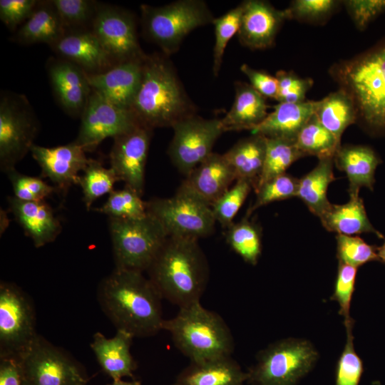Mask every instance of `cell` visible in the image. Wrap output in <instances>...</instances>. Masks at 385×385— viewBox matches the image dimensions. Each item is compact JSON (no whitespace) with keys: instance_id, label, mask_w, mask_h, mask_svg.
<instances>
[{"instance_id":"1","label":"cell","mask_w":385,"mask_h":385,"mask_svg":"<svg viewBox=\"0 0 385 385\" xmlns=\"http://www.w3.org/2000/svg\"><path fill=\"white\" fill-rule=\"evenodd\" d=\"M97 298L117 330L134 338L163 330L162 297L143 272L115 268L99 284Z\"/></svg>"},{"instance_id":"2","label":"cell","mask_w":385,"mask_h":385,"mask_svg":"<svg viewBox=\"0 0 385 385\" xmlns=\"http://www.w3.org/2000/svg\"><path fill=\"white\" fill-rule=\"evenodd\" d=\"M168 56L163 53L146 54L140 84L130 108L139 124L151 130L172 128L195 114V107Z\"/></svg>"},{"instance_id":"3","label":"cell","mask_w":385,"mask_h":385,"mask_svg":"<svg viewBox=\"0 0 385 385\" xmlns=\"http://www.w3.org/2000/svg\"><path fill=\"white\" fill-rule=\"evenodd\" d=\"M147 272L162 299L179 308L200 302L210 274L198 240L174 237H168Z\"/></svg>"},{"instance_id":"4","label":"cell","mask_w":385,"mask_h":385,"mask_svg":"<svg viewBox=\"0 0 385 385\" xmlns=\"http://www.w3.org/2000/svg\"><path fill=\"white\" fill-rule=\"evenodd\" d=\"M329 73L354 102L357 120L385 134V37L354 57L333 64Z\"/></svg>"},{"instance_id":"5","label":"cell","mask_w":385,"mask_h":385,"mask_svg":"<svg viewBox=\"0 0 385 385\" xmlns=\"http://www.w3.org/2000/svg\"><path fill=\"white\" fill-rule=\"evenodd\" d=\"M163 330L170 334L176 348L191 361L231 356L234 350L233 337L226 322L200 302L179 308L174 317L164 320Z\"/></svg>"},{"instance_id":"6","label":"cell","mask_w":385,"mask_h":385,"mask_svg":"<svg viewBox=\"0 0 385 385\" xmlns=\"http://www.w3.org/2000/svg\"><path fill=\"white\" fill-rule=\"evenodd\" d=\"M145 37L169 56L194 29L212 24L215 17L202 0H178L163 6H140Z\"/></svg>"},{"instance_id":"7","label":"cell","mask_w":385,"mask_h":385,"mask_svg":"<svg viewBox=\"0 0 385 385\" xmlns=\"http://www.w3.org/2000/svg\"><path fill=\"white\" fill-rule=\"evenodd\" d=\"M115 268L143 272L148 269L168 235L153 216L108 217Z\"/></svg>"},{"instance_id":"8","label":"cell","mask_w":385,"mask_h":385,"mask_svg":"<svg viewBox=\"0 0 385 385\" xmlns=\"http://www.w3.org/2000/svg\"><path fill=\"white\" fill-rule=\"evenodd\" d=\"M146 209L168 237L198 240L215 230L216 220L211 207L181 185L170 197L146 201Z\"/></svg>"},{"instance_id":"9","label":"cell","mask_w":385,"mask_h":385,"mask_svg":"<svg viewBox=\"0 0 385 385\" xmlns=\"http://www.w3.org/2000/svg\"><path fill=\"white\" fill-rule=\"evenodd\" d=\"M39 122L26 96L3 91L0 96V168L5 173L31 151Z\"/></svg>"},{"instance_id":"10","label":"cell","mask_w":385,"mask_h":385,"mask_svg":"<svg viewBox=\"0 0 385 385\" xmlns=\"http://www.w3.org/2000/svg\"><path fill=\"white\" fill-rule=\"evenodd\" d=\"M317 357L308 341L283 339L259 353L247 380L254 385H293L311 369Z\"/></svg>"},{"instance_id":"11","label":"cell","mask_w":385,"mask_h":385,"mask_svg":"<svg viewBox=\"0 0 385 385\" xmlns=\"http://www.w3.org/2000/svg\"><path fill=\"white\" fill-rule=\"evenodd\" d=\"M19 359L26 385H86L88 381L76 359L39 334Z\"/></svg>"},{"instance_id":"12","label":"cell","mask_w":385,"mask_h":385,"mask_svg":"<svg viewBox=\"0 0 385 385\" xmlns=\"http://www.w3.org/2000/svg\"><path fill=\"white\" fill-rule=\"evenodd\" d=\"M37 336L36 313L31 299L16 284L1 282L0 358H19Z\"/></svg>"},{"instance_id":"13","label":"cell","mask_w":385,"mask_h":385,"mask_svg":"<svg viewBox=\"0 0 385 385\" xmlns=\"http://www.w3.org/2000/svg\"><path fill=\"white\" fill-rule=\"evenodd\" d=\"M172 128L173 136L168 153L185 176L213 153L216 140L224 133L221 119H205L195 114L179 120Z\"/></svg>"},{"instance_id":"14","label":"cell","mask_w":385,"mask_h":385,"mask_svg":"<svg viewBox=\"0 0 385 385\" xmlns=\"http://www.w3.org/2000/svg\"><path fill=\"white\" fill-rule=\"evenodd\" d=\"M140 125L130 110L119 107L92 90L81 116L76 140L85 152H92L108 138H115Z\"/></svg>"},{"instance_id":"15","label":"cell","mask_w":385,"mask_h":385,"mask_svg":"<svg viewBox=\"0 0 385 385\" xmlns=\"http://www.w3.org/2000/svg\"><path fill=\"white\" fill-rule=\"evenodd\" d=\"M90 30L117 63L146 56L138 40L135 17L126 9L98 2Z\"/></svg>"},{"instance_id":"16","label":"cell","mask_w":385,"mask_h":385,"mask_svg":"<svg viewBox=\"0 0 385 385\" xmlns=\"http://www.w3.org/2000/svg\"><path fill=\"white\" fill-rule=\"evenodd\" d=\"M153 130L141 125L113 138L109 154L110 168L119 181L140 195L145 185V173Z\"/></svg>"},{"instance_id":"17","label":"cell","mask_w":385,"mask_h":385,"mask_svg":"<svg viewBox=\"0 0 385 385\" xmlns=\"http://www.w3.org/2000/svg\"><path fill=\"white\" fill-rule=\"evenodd\" d=\"M30 152L41 168V176L48 178L63 195L72 185L78 184L80 173L90 160L75 141L52 148L34 144Z\"/></svg>"},{"instance_id":"18","label":"cell","mask_w":385,"mask_h":385,"mask_svg":"<svg viewBox=\"0 0 385 385\" xmlns=\"http://www.w3.org/2000/svg\"><path fill=\"white\" fill-rule=\"evenodd\" d=\"M46 71L54 97L61 108L70 116L81 118L92 91L86 72L60 57L49 58Z\"/></svg>"},{"instance_id":"19","label":"cell","mask_w":385,"mask_h":385,"mask_svg":"<svg viewBox=\"0 0 385 385\" xmlns=\"http://www.w3.org/2000/svg\"><path fill=\"white\" fill-rule=\"evenodd\" d=\"M242 4L243 9L237 32L241 44L254 50L271 47L287 19L284 9H277L270 2L262 0H247Z\"/></svg>"},{"instance_id":"20","label":"cell","mask_w":385,"mask_h":385,"mask_svg":"<svg viewBox=\"0 0 385 385\" xmlns=\"http://www.w3.org/2000/svg\"><path fill=\"white\" fill-rule=\"evenodd\" d=\"M50 47L60 58L88 74L105 72L117 64L90 29L66 31Z\"/></svg>"},{"instance_id":"21","label":"cell","mask_w":385,"mask_h":385,"mask_svg":"<svg viewBox=\"0 0 385 385\" xmlns=\"http://www.w3.org/2000/svg\"><path fill=\"white\" fill-rule=\"evenodd\" d=\"M143 59L118 63L100 73H86L88 81L92 90L109 101L130 110L140 84Z\"/></svg>"},{"instance_id":"22","label":"cell","mask_w":385,"mask_h":385,"mask_svg":"<svg viewBox=\"0 0 385 385\" xmlns=\"http://www.w3.org/2000/svg\"><path fill=\"white\" fill-rule=\"evenodd\" d=\"M9 210L36 247L53 242L61 232V221L46 200L25 201L9 197Z\"/></svg>"},{"instance_id":"23","label":"cell","mask_w":385,"mask_h":385,"mask_svg":"<svg viewBox=\"0 0 385 385\" xmlns=\"http://www.w3.org/2000/svg\"><path fill=\"white\" fill-rule=\"evenodd\" d=\"M235 174L223 154L211 153L180 185L210 207L230 188Z\"/></svg>"},{"instance_id":"24","label":"cell","mask_w":385,"mask_h":385,"mask_svg":"<svg viewBox=\"0 0 385 385\" xmlns=\"http://www.w3.org/2000/svg\"><path fill=\"white\" fill-rule=\"evenodd\" d=\"M134 337L129 333L117 330L112 338L101 332L93 336L90 346L102 369L113 380L132 376L136 363L131 355L130 346Z\"/></svg>"},{"instance_id":"25","label":"cell","mask_w":385,"mask_h":385,"mask_svg":"<svg viewBox=\"0 0 385 385\" xmlns=\"http://www.w3.org/2000/svg\"><path fill=\"white\" fill-rule=\"evenodd\" d=\"M317 101L278 103L252 131L268 138H280L295 143L302 128L314 113Z\"/></svg>"},{"instance_id":"26","label":"cell","mask_w":385,"mask_h":385,"mask_svg":"<svg viewBox=\"0 0 385 385\" xmlns=\"http://www.w3.org/2000/svg\"><path fill=\"white\" fill-rule=\"evenodd\" d=\"M235 90L234 102L221 118L223 131H252L268 115L265 98L245 82H235Z\"/></svg>"},{"instance_id":"27","label":"cell","mask_w":385,"mask_h":385,"mask_svg":"<svg viewBox=\"0 0 385 385\" xmlns=\"http://www.w3.org/2000/svg\"><path fill=\"white\" fill-rule=\"evenodd\" d=\"M247 373L225 356L202 361H191L178 376L175 385H243Z\"/></svg>"},{"instance_id":"28","label":"cell","mask_w":385,"mask_h":385,"mask_svg":"<svg viewBox=\"0 0 385 385\" xmlns=\"http://www.w3.org/2000/svg\"><path fill=\"white\" fill-rule=\"evenodd\" d=\"M380 162L375 151L366 145H341L334 156L337 168L349 180V195L359 194L361 187L372 190L374 173Z\"/></svg>"},{"instance_id":"29","label":"cell","mask_w":385,"mask_h":385,"mask_svg":"<svg viewBox=\"0 0 385 385\" xmlns=\"http://www.w3.org/2000/svg\"><path fill=\"white\" fill-rule=\"evenodd\" d=\"M267 148V138L258 133L238 140L223 154L232 168L237 180H245L254 190L262 171Z\"/></svg>"},{"instance_id":"30","label":"cell","mask_w":385,"mask_h":385,"mask_svg":"<svg viewBox=\"0 0 385 385\" xmlns=\"http://www.w3.org/2000/svg\"><path fill=\"white\" fill-rule=\"evenodd\" d=\"M66 31L51 0L38 1L30 17L15 34L14 40L23 45L43 43L51 46Z\"/></svg>"},{"instance_id":"31","label":"cell","mask_w":385,"mask_h":385,"mask_svg":"<svg viewBox=\"0 0 385 385\" xmlns=\"http://www.w3.org/2000/svg\"><path fill=\"white\" fill-rule=\"evenodd\" d=\"M349 202L343 205L332 204L319 217L323 227L329 232L353 235L373 232L381 237L371 224L359 194L349 195Z\"/></svg>"},{"instance_id":"32","label":"cell","mask_w":385,"mask_h":385,"mask_svg":"<svg viewBox=\"0 0 385 385\" xmlns=\"http://www.w3.org/2000/svg\"><path fill=\"white\" fill-rule=\"evenodd\" d=\"M314 114L339 143L345 129L357 120L354 101L341 88L317 101Z\"/></svg>"},{"instance_id":"33","label":"cell","mask_w":385,"mask_h":385,"mask_svg":"<svg viewBox=\"0 0 385 385\" xmlns=\"http://www.w3.org/2000/svg\"><path fill=\"white\" fill-rule=\"evenodd\" d=\"M333 163L334 158L319 159L315 168L299 179L297 197L319 217L331 205L327 192L328 186L334 180Z\"/></svg>"},{"instance_id":"34","label":"cell","mask_w":385,"mask_h":385,"mask_svg":"<svg viewBox=\"0 0 385 385\" xmlns=\"http://www.w3.org/2000/svg\"><path fill=\"white\" fill-rule=\"evenodd\" d=\"M225 237L227 245L245 262L257 265L262 253V234L257 225L245 216L226 228Z\"/></svg>"},{"instance_id":"35","label":"cell","mask_w":385,"mask_h":385,"mask_svg":"<svg viewBox=\"0 0 385 385\" xmlns=\"http://www.w3.org/2000/svg\"><path fill=\"white\" fill-rule=\"evenodd\" d=\"M295 145L304 156L314 155L319 160L334 158L341 143L319 122L314 113L298 134Z\"/></svg>"},{"instance_id":"36","label":"cell","mask_w":385,"mask_h":385,"mask_svg":"<svg viewBox=\"0 0 385 385\" xmlns=\"http://www.w3.org/2000/svg\"><path fill=\"white\" fill-rule=\"evenodd\" d=\"M304 157L294 142L267 138V148L262 171L257 188L268 180L285 173L296 160Z\"/></svg>"},{"instance_id":"37","label":"cell","mask_w":385,"mask_h":385,"mask_svg":"<svg viewBox=\"0 0 385 385\" xmlns=\"http://www.w3.org/2000/svg\"><path fill=\"white\" fill-rule=\"evenodd\" d=\"M83 173L78 185L82 189L83 201L89 210L96 200L114 190V185L119 179L111 168H106L100 161L91 158Z\"/></svg>"},{"instance_id":"38","label":"cell","mask_w":385,"mask_h":385,"mask_svg":"<svg viewBox=\"0 0 385 385\" xmlns=\"http://www.w3.org/2000/svg\"><path fill=\"white\" fill-rule=\"evenodd\" d=\"M133 189L124 186L123 189L113 190L105 203L96 211L105 214L108 217L120 219H135L145 216L146 202Z\"/></svg>"},{"instance_id":"39","label":"cell","mask_w":385,"mask_h":385,"mask_svg":"<svg viewBox=\"0 0 385 385\" xmlns=\"http://www.w3.org/2000/svg\"><path fill=\"white\" fill-rule=\"evenodd\" d=\"M66 31L90 29L98 2L91 0H51Z\"/></svg>"},{"instance_id":"40","label":"cell","mask_w":385,"mask_h":385,"mask_svg":"<svg viewBox=\"0 0 385 385\" xmlns=\"http://www.w3.org/2000/svg\"><path fill=\"white\" fill-rule=\"evenodd\" d=\"M245 180H237L235 185L223 193L211 206L216 222L227 228L252 189Z\"/></svg>"},{"instance_id":"41","label":"cell","mask_w":385,"mask_h":385,"mask_svg":"<svg viewBox=\"0 0 385 385\" xmlns=\"http://www.w3.org/2000/svg\"><path fill=\"white\" fill-rule=\"evenodd\" d=\"M243 6L242 3L222 16L215 18L212 24L215 41L213 48L212 71L217 76L221 68L226 46L232 36L238 32Z\"/></svg>"},{"instance_id":"42","label":"cell","mask_w":385,"mask_h":385,"mask_svg":"<svg viewBox=\"0 0 385 385\" xmlns=\"http://www.w3.org/2000/svg\"><path fill=\"white\" fill-rule=\"evenodd\" d=\"M298 186L299 179L286 173L263 183L255 191L256 200L248 209L246 216L249 217L259 207L272 202L297 197Z\"/></svg>"},{"instance_id":"43","label":"cell","mask_w":385,"mask_h":385,"mask_svg":"<svg viewBox=\"0 0 385 385\" xmlns=\"http://www.w3.org/2000/svg\"><path fill=\"white\" fill-rule=\"evenodd\" d=\"M336 240L339 262L358 268L366 262L379 260L376 249L359 237L337 234Z\"/></svg>"},{"instance_id":"44","label":"cell","mask_w":385,"mask_h":385,"mask_svg":"<svg viewBox=\"0 0 385 385\" xmlns=\"http://www.w3.org/2000/svg\"><path fill=\"white\" fill-rule=\"evenodd\" d=\"M339 4L334 0H294L284 11L287 19L320 23L329 19Z\"/></svg>"},{"instance_id":"45","label":"cell","mask_w":385,"mask_h":385,"mask_svg":"<svg viewBox=\"0 0 385 385\" xmlns=\"http://www.w3.org/2000/svg\"><path fill=\"white\" fill-rule=\"evenodd\" d=\"M6 174L14 197L21 200L43 201L53 193L58 192L55 187L48 185L41 178L22 174L16 169Z\"/></svg>"},{"instance_id":"46","label":"cell","mask_w":385,"mask_h":385,"mask_svg":"<svg viewBox=\"0 0 385 385\" xmlns=\"http://www.w3.org/2000/svg\"><path fill=\"white\" fill-rule=\"evenodd\" d=\"M352 327H346V342L337 363L335 385H359L363 371L362 361L354 348Z\"/></svg>"},{"instance_id":"47","label":"cell","mask_w":385,"mask_h":385,"mask_svg":"<svg viewBox=\"0 0 385 385\" xmlns=\"http://www.w3.org/2000/svg\"><path fill=\"white\" fill-rule=\"evenodd\" d=\"M356 272V267L339 262L334 293L331 299L338 302L340 307L339 313L344 317L345 326L353 325L349 310L354 291Z\"/></svg>"},{"instance_id":"48","label":"cell","mask_w":385,"mask_h":385,"mask_svg":"<svg viewBox=\"0 0 385 385\" xmlns=\"http://www.w3.org/2000/svg\"><path fill=\"white\" fill-rule=\"evenodd\" d=\"M275 77L278 83L279 103H297L305 101L307 92L312 88L313 80L301 78L293 71H278Z\"/></svg>"},{"instance_id":"49","label":"cell","mask_w":385,"mask_h":385,"mask_svg":"<svg viewBox=\"0 0 385 385\" xmlns=\"http://www.w3.org/2000/svg\"><path fill=\"white\" fill-rule=\"evenodd\" d=\"M356 27L364 30L385 12V0H347L342 1Z\"/></svg>"},{"instance_id":"50","label":"cell","mask_w":385,"mask_h":385,"mask_svg":"<svg viewBox=\"0 0 385 385\" xmlns=\"http://www.w3.org/2000/svg\"><path fill=\"white\" fill-rule=\"evenodd\" d=\"M38 0H1L0 19L6 26L14 30L33 13Z\"/></svg>"},{"instance_id":"51","label":"cell","mask_w":385,"mask_h":385,"mask_svg":"<svg viewBox=\"0 0 385 385\" xmlns=\"http://www.w3.org/2000/svg\"><path fill=\"white\" fill-rule=\"evenodd\" d=\"M240 70L249 79L251 86L263 97L277 99L278 83L275 76L245 63L241 66Z\"/></svg>"},{"instance_id":"52","label":"cell","mask_w":385,"mask_h":385,"mask_svg":"<svg viewBox=\"0 0 385 385\" xmlns=\"http://www.w3.org/2000/svg\"><path fill=\"white\" fill-rule=\"evenodd\" d=\"M0 385H26L19 358H0Z\"/></svg>"},{"instance_id":"53","label":"cell","mask_w":385,"mask_h":385,"mask_svg":"<svg viewBox=\"0 0 385 385\" xmlns=\"http://www.w3.org/2000/svg\"><path fill=\"white\" fill-rule=\"evenodd\" d=\"M108 385H140V382L139 381H126L120 379L113 380V382Z\"/></svg>"},{"instance_id":"54","label":"cell","mask_w":385,"mask_h":385,"mask_svg":"<svg viewBox=\"0 0 385 385\" xmlns=\"http://www.w3.org/2000/svg\"><path fill=\"white\" fill-rule=\"evenodd\" d=\"M379 260L385 263V241L384 244L376 249Z\"/></svg>"},{"instance_id":"55","label":"cell","mask_w":385,"mask_h":385,"mask_svg":"<svg viewBox=\"0 0 385 385\" xmlns=\"http://www.w3.org/2000/svg\"><path fill=\"white\" fill-rule=\"evenodd\" d=\"M174 385H175V384H174Z\"/></svg>"}]
</instances>
